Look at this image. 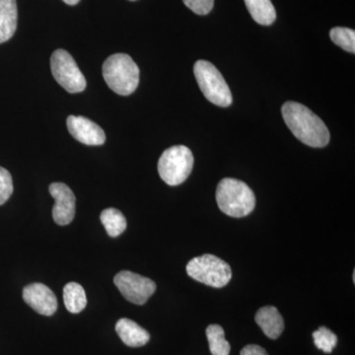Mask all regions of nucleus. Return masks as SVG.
I'll list each match as a JSON object with an SVG mask.
<instances>
[{
	"mask_svg": "<svg viewBox=\"0 0 355 355\" xmlns=\"http://www.w3.org/2000/svg\"><path fill=\"white\" fill-rule=\"evenodd\" d=\"M282 116L287 127L306 146L322 148L330 142V132L323 121L304 105L286 102L282 106Z\"/></svg>",
	"mask_w": 355,
	"mask_h": 355,
	"instance_id": "f257e3e1",
	"label": "nucleus"
},
{
	"mask_svg": "<svg viewBox=\"0 0 355 355\" xmlns=\"http://www.w3.org/2000/svg\"><path fill=\"white\" fill-rule=\"evenodd\" d=\"M216 202L222 212L235 218L249 216L256 205L254 191L239 180L225 178L216 189Z\"/></svg>",
	"mask_w": 355,
	"mask_h": 355,
	"instance_id": "f03ea898",
	"label": "nucleus"
},
{
	"mask_svg": "<svg viewBox=\"0 0 355 355\" xmlns=\"http://www.w3.org/2000/svg\"><path fill=\"white\" fill-rule=\"evenodd\" d=\"M103 77L116 94L128 96L139 84V69L127 53H114L103 64Z\"/></svg>",
	"mask_w": 355,
	"mask_h": 355,
	"instance_id": "7ed1b4c3",
	"label": "nucleus"
},
{
	"mask_svg": "<svg viewBox=\"0 0 355 355\" xmlns=\"http://www.w3.org/2000/svg\"><path fill=\"white\" fill-rule=\"evenodd\" d=\"M193 72L200 90L209 102L223 108L232 104L230 88L220 71L211 62L198 60Z\"/></svg>",
	"mask_w": 355,
	"mask_h": 355,
	"instance_id": "20e7f679",
	"label": "nucleus"
},
{
	"mask_svg": "<svg viewBox=\"0 0 355 355\" xmlns=\"http://www.w3.org/2000/svg\"><path fill=\"white\" fill-rule=\"evenodd\" d=\"M187 273L191 279L216 288L227 286L232 277L230 266L210 254H202L189 261Z\"/></svg>",
	"mask_w": 355,
	"mask_h": 355,
	"instance_id": "39448f33",
	"label": "nucleus"
},
{
	"mask_svg": "<svg viewBox=\"0 0 355 355\" xmlns=\"http://www.w3.org/2000/svg\"><path fill=\"white\" fill-rule=\"evenodd\" d=\"M193 155L190 149L176 146L166 149L158 161V172L161 179L169 186L183 184L193 167Z\"/></svg>",
	"mask_w": 355,
	"mask_h": 355,
	"instance_id": "423d86ee",
	"label": "nucleus"
},
{
	"mask_svg": "<svg viewBox=\"0 0 355 355\" xmlns=\"http://www.w3.org/2000/svg\"><path fill=\"white\" fill-rule=\"evenodd\" d=\"M51 69L55 81L67 92L76 94L85 90V77L69 51L62 49L53 51Z\"/></svg>",
	"mask_w": 355,
	"mask_h": 355,
	"instance_id": "0eeeda50",
	"label": "nucleus"
},
{
	"mask_svg": "<svg viewBox=\"0 0 355 355\" xmlns=\"http://www.w3.org/2000/svg\"><path fill=\"white\" fill-rule=\"evenodd\" d=\"M114 282L121 295L137 305L146 304L156 291V284L153 280L130 270L119 272L114 277Z\"/></svg>",
	"mask_w": 355,
	"mask_h": 355,
	"instance_id": "6e6552de",
	"label": "nucleus"
},
{
	"mask_svg": "<svg viewBox=\"0 0 355 355\" xmlns=\"http://www.w3.org/2000/svg\"><path fill=\"white\" fill-rule=\"evenodd\" d=\"M51 197L55 198L53 218L58 225H69L76 216V196L67 184L53 183L49 188Z\"/></svg>",
	"mask_w": 355,
	"mask_h": 355,
	"instance_id": "1a4fd4ad",
	"label": "nucleus"
},
{
	"mask_svg": "<svg viewBox=\"0 0 355 355\" xmlns=\"http://www.w3.org/2000/svg\"><path fill=\"white\" fill-rule=\"evenodd\" d=\"M67 125L70 135L86 146H102L106 141L104 130L85 116H69Z\"/></svg>",
	"mask_w": 355,
	"mask_h": 355,
	"instance_id": "9d476101",
	"label": "nucleus"
},
{
	"mask_svg": "<svg viewBox=\"0 0 355 355\" xmlns=\"http://www.w3.org/2000/svg\"><path fill=\"white\" fill-rule=\"evenodd\" d=\"M26 304L44 316H51L58 310V299L55 293L43 284H32L23 289Z\"/></svg>",
	"mask_w": 355,
	"mask_h": 355,
	"instance_id": "9b49d317",
	"label": "nucleus"
},
{
	"mask_svg": "<svg viewBox=\"0 0 355 355\" xmlns=\"http://www.w3.org/2000/svg\"><path fill=\"white\" fill-rule=\"evenodd\" d=\"M256 323L268 338L277 340L282 336L284 330V318L277 308L273 306H266L261 308L254 316Z\"/></svg>",
	"mask_w": 355,
	"mask_h": 355,
	"instance_id": "f8f14e48",
	"label": "nucleus"
},
{
	"mask_svg": "<svg viewBox=\"0 0 355 355\" xmlns=\"http://www.w3.org/2000/svg\"><path fill=\"white\" fill-rule=\"evenodd\" d=\"M116 331L123 343L130 347H144L150 340L148 331L127 318L116 322Z\"/></svg>",
	"mask_w": 355,
	"mask_h": 355,
	"instance_id": "ddd939ff",
	"label": "nucleus"
},
{
	"mask_svg": "<svg viewBox=\"0 0 355 355\" xmlns=\"http://www.w3.org/2000/svg\"><path fill=\"white\" fill-rule=\"evenodd\" d=\"M17 20L16 0H0V44L12 38L17 29Z\"/></svg>",
	"mask_w": 355,
	"mask_h": 355,
	"instance_id": "4468645a",
	"label": "nucleus"
},
{
	"mask_svg": "<svg viewBox=\"0 0 355 355\" xmlns=\"http://www.w3.org/2000/svg\"><path fill=\"white\" fill-rule=\"evenodd\" d=\"M245 3L258 24L270 26L277 19V12L270 0H245Z\"/></svg>",
	"mask_w": 355,
	"mask_h": 355,
	"instance_id": "2eb2a0df",
	"label": "nucleus"
},
{
	"mask_svg": "<svg viewBox=\"0 0 355 355\" xmlns=\"http://www.w3.org/2000/svg\"><path fill=\"white\" fill-rule=\"evenodd\" d=\"M64 301L67 309L73 314H78L87 305L85 291L76 282H69L64 286Z\"/></svg>",
	"mask_w": 355,
	"mask_h": 355,
	"instance_id": "dca6fc26",
	"label": "nucleus"
},
{
	"mask_svg": "<svg viewBox=\"0 0 355 355\" xmlns=\"http://www.w3.org/2000/svg\"><path fill=\"white\" fill-rule=\"evenodd\" d=\"M100 218L110 237H118L127 229V219L120 210L112 207L103 210Z\"/></svg>",
	"mask_w": 355,
	"mask_h": 355,
	"instance_id": "f3484780",
	"label": "nucleus"
},
{
	"mask_svg": "<svg viewBox=\"0 0 355 355\" xmlns=\"http://www.w3.org/2000/svg\"><path fill=\"white\" fill-rule=\"evenodd\" d=\"M207 340L212 355H229L230 343L226 340L224 330L219 324H210L207 329Z\"/></svg>",
	"mask_w": 355,
	"mask_h": 355,
	"instance_id": "a211bd4d",
	"label": "nucleus"
},
{
	"mask_svg": "<svg viewBox=\"0 0 355 355\" xmlns=\"http://www.w3.org/2000/svg\"><path fill=\"white\" fill-rule=\"evenodd\" d=\"M331 41L349 53H355V32L349 28L336 27L330 32Z\"/></svg>",
	"mask_w": 355,
	"mask_h": 355,
	"instance_id": "6ab92c4d",
	"label": "nucleus"
},
{
	"mask_svg": "<svg viewBox=\"0 0 355 355\" xmlns=\"http://www.w3.org/2000/svg\"><path fill=\"white\" fill-rule=\"evenodd\" d=\"M313 338L318 349L323 350L326 354H331L338 343V338L335 334L326 327H321L314 331Z\"/></svg>",
	"mask_w": 355,
	"mask_h": 355,
	"instance_id": "aec40b11",
	"label": "nucleus"
},
{
	"mask_svg": "<svg viewBox=\"0 0 355 355\" xmlns=\"http://www.w3.org/2000/svg\"><path fill=\"white\" fill-rule=\"evenodd\" d=\"M13 193V181L10 173L0 166V205H4Z\"/></svg>",
	"mask_w": 355,
	"mask_h": 355,
	"instance_id": "412c9836",
	"label": "nucleus"
},
{
	"mask_svg": "<svg viewBox=\"0 0 355 355\" xmlns=\"http://www.w3.org/2000/svg\"><path fill=\"white\" fill-rule=\"evenodd\" d=\"M184 3L198 15H207L212 10L214 0H183Z\"/></svg>",
	"mask_w": 355,
	"mask_h": 355,
	"instance_id": "4be33fe9",
	"label": "nucleus"
},
{
	"mask_svg": "<svg viewBox=\"0 0 355 355\" xmlns=\"http://www.w3.org/2000/svg\"><path fill=\"white\" fill-rule=\"evenodd\" d=\"M240 355H268L265 349L257 345H249L240 352Z\"/></svg>",
	"mask_w": 355,
	"mask_h": 355,
	"instance_id": "5701e85b",
	"label": "nucleus"
},
{
	"mask_svg": "<svg viewBox=\"0 0 355 355\" xmlns=\"http://www.w3.org/2000/svg\"><path fill=\"white\" fill-rule=\"evenodd\" d=\"M64 1L69 6H76L80 0H64Z\"/></svg>",
	"mask_w": 355,
	"mask_h": 355,
	"instance_id": "b1692460",
	"label": "nucleus"
},
{
	"mask_svg": "<svg viewBox=\"0 0 355 355\" xmlns=\"http://www.w3.org/2000/svg\"><path fill=\"white\" fill-rule=\"evenodd\" d=\"M132 1H135V0H132Z\"/></svg>",
	"mask_w": 355,
	"mask_h": 355,
	"instance_id": "393cba45",
	"label": "nucleus"
}]
</instances>
